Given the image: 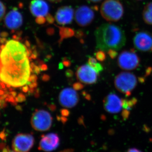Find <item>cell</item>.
<instances>
[{"label":"cell","mask_w":152,"mask_h":152,"mask_svg":"<svg viewBox=\"0 0 152 152\" xmlns=\"http://www.w3.org/2000/svg\"><path fill=\"white\" fill-rule=\"evenodd\" d=\"M29 58L16 61L11 58L5 49H1L0 62L3 66L0 70V80L15 88L29 85L32 73Z\"/></svg>","instance_id":"1"},{"label":"cell","mask_w":152,"mask_h":152,"mask_svg":"<svg viewBox=\"0 0 152 152\" xmlns=\"http://www.w3.org/2000/svg\"><path fill=\"white\" fill-rule=\"evenodd\" d=\"M98 49L107 52L110 50H118L126 44V35L119 26L111 23H105L98 27L95 32Z\"/></svg>","instance_id":"2"},{"label":"cell","mask_w":152,"mask_h":152,"mask_svg":"<svg viewBox=\"0 0 152 152\" xmlns=\"http://www.w3.org/2000/svg\"><path fill=\"white\" fill-rule=\"evenodd\" d=\"M100 12L107 21L116 22L122 18L124 9L119 0H105L101 5Z\"/></svg>","instance_id":"3"},{"label":"cell","mask_w":152,"mask_h":152,"mask_svg":"<svg viewBox=\"0 0 152 152\" xmlns=\"http://www.w3.org/2000/svg\"><path fill=\"white\" fill-rule=\"evenodd\" d=\"M137 84V77L134 74L128 72L121 73L115 77V86L120 92L129 96Z\"/></svg>","instance_id":"4"},{"label":"cell","mask_w":152,"mask_h":152,"mask_svg":"<svg viewBox=\"0 0 152 152\" xmlns=\"http://www.w3.org/2000/svg\"><path fill=\"white\" fill-rule=\"evenodd\" d=\"M31 123L36 131L45 132L51 127L53 118L51 115L45 110H37L32 116Z\"/></svg>","instance_id":"5"},{"label":"cell","mask_w":152,"mask_h":152,"mask_svg":"<svg viewBox=\"0 0 152 152\" xmlns=\"http://www.w3.org/2000/svg\"><path fill=\"white\" fill-rule=\"evenodd\" d=\"M140 58L133 50H124L118 57V63L121 69L125 70H132L139 66Z\"/></svg>","instance_id":"6"},{"label":"cell","mask_w":152,"mask_h":152,"mask_svg":"<svg viewBox=\"0 0 152 152\" xmlns=\"http://www.w3.org/2000/svg\"><path fill=\"white\" fill-rule=\"evenodd\" d=\"M35 139L31 134H18L12 142V148L15 152H29L34 146Z\"/></svg>","instance_id":"7"},{"label":"cell","mask_w":152,"mask_h":152,"mask_svg":"<svg viewBox=\"0 0 152 152\" xmlns=\"http://www.w3.org/2000/svg\"><path fill=\"white\" fill-rule=\"evenodd\" d=\"M133 43L139 51L152 52V34L146 31H140L134 36Z\"/></svg>","instance_id":"8"},{"label":"cell","mask_w":152,"mask_h":152,"mask_svg":"<svg viewBox=\"0 0 152 152\" xmlns=\"http://www.w3.org/2000/svg\"><path fill=\"white\" fill-rule=\"evenodd\" d=\"M98 73L88 64L83 65L78 68L76 73L77 78L80 82L86 84H93L96 83Z\"/></svg>","instance_id":"9"},{"label":"cell","mask_w":152,"mask_h":152,"mask_svg":"<svg viewBox=\"0 0 152 152\" xmlns=\"http://www.w3.org/2000/svg\"><path fill=\"white\" fill-rule=\"evenodd\" d=\"M79 96L76 90L72 88H66L63 89L59 95L60 104L66 108H72L77 104Z\"/></svg>","instance_id":"10"},{"label":"cell","mask_w":152,"mask_h":152,"mask_svg":"<svg viewBox=\"0 0 152 152\" xmlns=\"http://www.w3.org/2000/svg\"><path fill=\"white\" fill-rule=\"evenodd\" d=\"M60 141L59 137L56 133L42 135L40 140L38 149L44 152L53 151L59 146Z\"/></svg>","instance_id":"11"},{"label":"cell","mask_w":152,"mask_h":152,"mask_svg":"<svg viewBox=\"0 0 152 152\" xmlns=\"http://www.w3.org/2000/svg\"><path fill=\"white\" fill-rule=\"evenodd\" d=\"M94 12L91 9L86 6L79 7L75 13V20L79 26H86L90 24L94 18Z\"/></svg>","instance_id":"12"},{"label":"cell","mask_w":152,"mask_h":152,"mask_svg":"<svg viewBox=\"0 0 152 152\" xmlns=\"http://www.w3.org/2000/svg\"><path fill=\"white\" fill-rule=\"evenodd\" d=\"M104 108L110 113L116 114L119 113L122 108V100L115 94L111 93L104 99Z\"/></svg>","instance_id":"13"},{"label":"cell","mask_w":152,"mask_h":152,"mask_svg":"<svg viewBox=\"0 0 152 152\" xmlns=\"http://www.w3.org/2000/svg\"><path fill=\"white\" fill-rule=\"evenodd\" d=\"M23 23V16L17 10L10 11L4 17L5 25L10 29H17L22 26Z\"/></svg>","instance_id":"14"},{"label":"cell","mask_w":152,"mask_h":152,"mask_svg":"<svg viewBox=\"0 0 152 152\" xmlns=\"http://www.w3.org/2000/svg\"><path fill=\"white\" fill-rule=\"evenodd\" d=\"M74 15V10L72 7L65 6L58 9L55 16V18L59 24H69L72 21Z\"/></svg>","instance_id":"15"},{"label":"cell","mask_w":152,"mask_h":152,"mask_svg":"<svg viewBox=\"0 0 152 152\" xmlns=\"http://www.w3.org/2000/svg\"><path fill=\"white\" fill-rule=\"evenodd\" d=\"M30 9L34 16L39 18L48 15L49 6L48 3L43 0H33L30 4Z\"/></svg>","instance_id":"16"},{"label":"cell","mask_w":152,"mask_h":152,"mask_svg":"<svg viewBox=\"0 0 152 152\" xmlns=\"http://www.w3.org/2000/svg\"><path fill=\"white\" fill-rule=\"evenodd\" d=\"M142 18L147 24L152 25V2L148 3L144 7Z\"/></svg>","instance_id":"17"},{"label":"cell","mask_w":152,"mask_h":152,"mask_svg":"<svg viewBox=\"0 0 152 152\" xmlns=\"http://www.w3.org/2000/svg\"><path fill=\"white\" fill-rule=\"evenodd\" d=\"M137 100L135 98L130 100L122 99V107L124 110L130 111L135 106Z\"/></svg>","instance_id":"18"},{"label":"cell","mask_w":152,"mask_h":152,"mask_svg":"<svg viewBox=\"0 0 152 152\" xmlns=\"http://www.w3.org/2000/svg\"><path fill=\"white\" fill-rule=\"evenodd\" d=\"M88 64L94 68L98 74L103 70L102 66L98 62L96 59L93 57H90L89 58Z\"/></svg>","instance_id":"19"},{"label":"cell","mask_w":152,"mask_h":152,"mask_svg":"<svg viewBox=\"0 0 152 152\" xmlns=\"http://www.w3.org/2000/svg\"><path fill=\"white\" fill-rule=\"evenodd\" d=\"M95 56L96 59L99 61H104L106 58V55L104 51L101 50L97 52L95 54Z\"/></svg>","instance_id":"20"},{"label":"cell","mask_w":152,"mask_h":152,"mask_svg":"<svg viewBox=\"0 0 152 152\" xmlns=\"http://www.w3.org/2000/svg\"><path fill=\"white\" fill-rule=\"evenodd\" d=\"M6 8L3 2L0 1V22L5 16Z\"/></svg>","instance_id":"21"},{"label":"cell","mask_w":152,"mask_h":152,"mask_svg":"<svg viewBox=\"0 0 152 152\" xmlns=\"http://www.w3.org/2000/svg\"><path fill=\"white\" fill-rule=\"evenodd\" d=\"M26 99V97L23 94L20 93L18 94L17 96L15 98V100L17 102H24Z\"/></svg>","instance_id":"22"},{"label":"cell","mask_w":152,"mask_h":152,"mask_svg":"<svg viewBox=\"0 0 152 152\" xmlns=\"http://www.w3.org/2000/svg\"><path fill=\"white\" fill-rule=\"evenodd\" d=\"M109 56L112 59H114L118 56V52L117 50H110L107 51Z\"/></svg>","instance_id":"23"},{"label":"cell","mask_w":152,"mask_h":152,"mask_svg":"<svg viewBox=\"0 0 152 152\" xmlns=\"http://www.w3.org/2000/svg\"><path fill=\"white\" fill-rule=\"evenodd\" d=\"M0 148L1 150V152H15L9 148L8 146H5L4 144H0Z\"/></svg>","instance_id":"24"},{"label":"cell","mask_w":152,"mask_h":152,"mask_svg":"<svg viewBox=\"0 0 152 152\" xmlns=\"http://www.w3.org/2000/svg\"><path fill=\"white\" fill-rule=\"evenodd\" d=\"M130 115V111L127 110H124L122 113V116L123 119L124 120H126L129 118V115Z\"/></svg>","instance_id":"25"},{"label":"cell","mask_w":152,"mask_h":152,"mask_svg":"<svg viewBox=\"0 0 152 152\" xmlns=\"http://www.w3.org/2000/svg\"><path fill=\"white\" fill-rule=\"evenodd\" d=\"M83 85L81 83H77L74 84L73 85V88L75 90H81L83 88Z\"/></svg>","instance_id":"26"},{"label":"cell","mask_w":152,"mask_h":152,"mask_svg":"<svg viewBox=\"0 0 152 152\" xmlns=\"http://www.w3.org/2000/svg\"><path fill=\"white\" fill-rule=\"evenodd\" d=\"M62 115L64 117H67L69 116V112L66 109H63L62 110L61 112Z\"/></svg>","instance_id":"27"},{"label":"cell","mask_w":152,"mask_h":152,"mask_svg":"<svg viewBox=\"0 0 152 152\" xmlns=\"http://www.w3.org/2000/svg\"><path fill=\"white\" fill-rule=\"evenodd\" d=\"M22 89V91H23V92L24 93H29L30 88L28 85H26V86H23Z\"/></svg>","instance_id":"28"},{"label":"cell","mask_w":152,"mask_h":152,"mask_svg":"<svg viewBox=\"0 0 152 152\" xmlns=\"http://www.w3.org/2000/svg\"><path fill=\"white\" fill-rule=\"evenodd\" d=\"M127 152H142L140 150L136 148H132L128 150Z\"/></svg>","instance_id":"29"},{"label":"cell","mask_w":152,"mask_h":152,"mask_svg":"<svg viewBox=\"0 0 152 152\" xmlns=\"http://www.w3.org/2000/svg\"><path fill=\"white\" fill-rule=\"evenodd\" d=\"M59 152H74V151L72 149H67L63 150Z\"/></svg>","instance_id":"30"},{"label":"cell","mask_w":152,"mask_h":152,"mask_svg":"<svg viewBox=\"0 0 152 152\" xmlns=\"http://www.w3.org/2000/svg\"><path fill=\"white\" fill-rule=\"evenodd\" d=\"M10 94H11L12 95V96H13L14 98H15L16 97L17 94L16 92L12 91L10 92Z\"/></svg>","instance_id":"31"},{"label":"cell","mask_w":152,"mask_h":152,"mask_svg":"<svg viewBox=\"0 0 152 152\" xmlns=\"http://www.w3.org/2000/svg\"><path fill=\"white\" fill-rule=\"evenodd\" d=\"M87 1H90L92 2L97 3L99 2L102 0H87Z\"/></svg>","instance_id":"32"},{"label":"cell","mask_w":152,"mask_h":152,"mask_svg":"<svg viewBox=\"0 0 152 152\" xmlns=\"http://www.w3.org/2000/svg\"><path fill=\"white\" fill-rule=\"evenodd\" d=\"M1 86L2 88L4 89V88H5V85L4 84V83H1Z\"/></svg>","instance_id":"33"},{"label":"cell","mask_w":152,"mask_h":152,"mask_svg":"<svg viewBox=\"0 0 152 152\" xmlns=\"http://www.w3.org/2000/svg\"><path fill=\"white\" fill-rule=\"evenodd\" d=\"M49 1L53 2H58L61 1V0H49Z\"/></svg>","instance_id":"34"},{"label":"cell","mask_w":152,"mask_h":152,"mask_svg":"<svg viewBox=\"0 0 152 152\" xmlns=\"http://www.w3.org/2000/svg\"><path fill=\"white\" fill-rule=\"evenodd\" d=\"M4 91H3L2 90L0 89V95H1V96H2V95L4 94Z\"/></svg>","instance_id":"35"},{"label":"cell","mask_w":152,"mask_h":152,"mask_svg":"<svg viewBox=\"0 0 152 152\" xmlns=\"http://www.w3.org/2000/svg\"><path fill=\"white\" fill-rule=\"evenodd\" d=\"M11 87V86L9 84H7V88H10Z\"/></svg>","instance_id":"36"},{"label":"cell","mask_w":152,"mask_h":152,"mask_svg":"<svg viewBox=\"0 0 152 152\" xmlns=\"http://www.w3.org/2000/svg\"><path fill=\"white\" fill-rule=\"evenodd\" d=\"M2 64L0 62V70L1 69V68L2 67Z\"/></svg>","instance_id":"37"},{"label":"cell","mask_w":152,"mask_h":152,"mask_svg":"<svg viewBox=\"0 0 152 152\" xmlns=\"http://www.w3.org/2000/svg\"><path fill=\"white\" fill-rule=\"evenodd\" d=\"M137 1H142V0H137Z\"/></svg>","instance_id":"38"}]
</instances>
